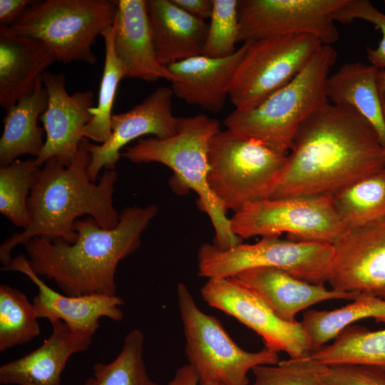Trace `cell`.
Wrapping results in <instances>:
<instances>
[{"mask_svg": "<svg viewBox=\"0 0 385 385\" xmlns=\"http://www.w3.org/2000/svg\"><path fill=\"white\" fill-rule=\"evenodd\" d=\"M378 87L380 93L385 91V70L380 69L377 76Z\"/></svg>", "mask_w": 385, "mask_h": 385, "instance_id": "cell-40", "label": "cell"}, {"mask_svg": "<svg viewBox=\"0 0 385 385\" xmlns=\"http://www.w3.org/2000/svg\"><path fill=\"white\" fill-rule=\"evenodd\" d=\"M158 61L163 66L201 55L208 24L172 0H145Z\"/></svg>", "mask_w": 385, "mask_h": 385, "instance_id": "cell-23", "label": "cell"}, {"mask_svg": "<svg viewBox=\"0 0 385 385\" xmlns=\"http://www.w3.org/2000/svg\"><path fill=\"white\" fill-rule=\"evenodd\" d=\"M117 14L116 1H35L9 27L46 43L59 62L93 65L96 57L92 46L113 24Z\"/></svg>", "mask_w": 385, "mask_h": 385, "instance_id": "cell-7", "label": "cell"}, {"mask_svg": "<svg viewBox=\"0 0 385 385\" xmlns=\"http://www.w3.org/2000/svg\"><path fill=\"white\" fill-rule=\"evenodd\" d=\"M115 22L101 34L105 43V61L98 103L90 109L91 121L83 129L84 138L103 143L111 134V123L113 102L120 81L127 78L128 71L114 50Z\"/></svg>", "mask_w": 385, "mask_h": 385, "instance_id": "cell-29", "label": "cell"}, {"mask_svg": "<svg viewBox=\"0 0 385 385\" xmlns=\"http://www.w3.org/2000/svg\"><path fill=\"white\" fill-rule=\"evenodd\" d=\"M310 356L326 366L356 364L385 369V329L370 331L350 325L331 344L312 351Z\"/></svg>", "mask_w": 385, "mask_h": 385, "instance_id": "cell-26", "label": "cell"}, {"mask_svg": "<svg viewBox=\"0 0 385 385\" xmlns=\"http://www.w3.org/2000/svg\"><path fill=\"white\" fill-rule=\"evenodd\" d=\"M86 141V138L82 140L76 158L69 166L51 158L39 168L28 199L30 224L1 245L2 267L11 263V252L16 246L25 245L33 237L75 242L74 224L83 215L92 217L106 229L118 224L120 214L113 199L117 172L105 170L98 183L91 181L87 173L91 157Z\"/></svg>", "mask_w": 385, "mask_h": 385, "instance_id": "cell-3", "label": "cell"}, {"mask_svg": "<svg viewBox=\"0 0 385 385\" xmlns=\"http://www.w3.org/2000/svg\"><path fill=\"white\" fill-rule=\"evenodd\" d=\"M331 244L262 237L227 250L202 244L197 252L198 275L207 279L235 277L256 267H274L307 282L324 285L333 256Z\"/></svg>", "mask_w": 385, "mask_h": 385, "instance_id": "cell-9", "label": "cell"}, {"mask_svg": "<svg viewBox=\"0 0 385 385\" xmlns=\"http://www.w3.org/2000/svg\"><path fill=\"white\" fill-rule=\"evenodd\" d=\"M230 228L237 237H279L332 245L346 228L330 195L266 198L235 211Z\"/></svg>", "mask_w": 385, "mask_h": 385, "instance_id": "cell-10", "label": "cell"}, {"mask_svg": "<svg viewBox=\"0 0 385 385\" xmlns=\"http://www.w3.org/2000/svg\"><path fill=\"white\" fill-rule=\"evenodd\" d=\"M248 46L249 41L244 42L227 57L215 58L198 55L166 66L175 77L170 87L173 95L210 112H220Z\"/></svg>", "mask_w": 385, "mask_h": 385, "instance_id": "cell-19", "label": "cell"}, {"mask_svg": "<svg viewBox=\"0 0 385 385\" xmlns=\"http://www.w3.org/2000/svg\"><path fill=\"white\" fill-rule=\"evenodd\" d=\"M114 50L128 71V78L153 82L174 76L159 63L148 21L145 0H118Z\"/></svg>", "mask_w": 385, "mask_h": 385, "instance_id": "cell-21", "label": "cell"}, {"mask_svg": "<svg viewBox=\"0 0 385 385\" xmlns=\"http://www.w3.org/2000/svg\"><path fill=\"white\" fill-rule=\"evenodd\" d=\"M378 68L360 61L344 63L329 75L326 85L329 103L355 110L374 128L385 146V118L377 83Z\"/></svg>", "mask_w": 385, "mask_h": 385, "instance_id": "cell-24", "label": "cell"}, {"mask_svg": "<svg viewBox=\"0 0 385 385\" xmlns=\"http://www.w3.org/2000/svg\"><path fill=\"white\" fill-rule=\"evenodd\" d=\"M2 271L24 274L38 287L33 304L39 319L49 322L59 319L75 332L95 334L101 317L118 322L123 313L120 308L124 303L118 295L91 294L81 296L61 294L48 287L31 268L27 257L21 254L13 257L11 263L1 267Z\"/></svg>", "mask_w": 385, "mask_h": 385, "instance_id": "cell-17", "label": "cell"}, {"mask_svg": "<svg viewBox=\"0 0 385 385\" xmlns=\"http://www.w3.org/2000/svg\"><path fill=\"white\" fill-rule=\"evenodd\" d=\"M83 385H95V380L93 377L88 378Z\"/></svg>", "mask_w": 385, "mask_h": 385, "instance_id": "cell-42", "label": "cell"}, {"mask_svg": "<svg viewBox=\"0 0 385 385\" xmlns=\"http://www.w3.org/2000/svg\"><path fill=\"white\" fill-rule=\"evenodd\" d=\"M143 345L144 336L140 330L129 332L120 351L112 361L93 365L95 385H159L147 372Z\"/></svg>", "mask_w": 385, "mask_h": 385, "instance_id": "cell-32", "label": "cell"}, {"mask_svg": "<svg viewBox=\"0 0 385 385\" xmlns=\"http://www.w3.org/2000/svg\"><path fill=\"white\" fill-rule=\"evenodd\" d=\"M384 168L371 125L353 108L327 103L299 126L270 198L332 195Z\"/></svg>", "mask_w": 385, "mask_h": 385, "instance_id": "cell-1", "label": "cell"}, {"mask_svg": "<svg viewBox=\"0 0 385 385\" xmlns=\"http://www.w3.org/2000/svg\"><path fill=\"white\" fill-rule=\"evenodd\" d=\"M35 1L0 0L1 25L11 26Z\"/></svg>", "mask_w": 385, "mask_h": 385, "instance_id": "cell-37", "label": "cell"}, {"mask_svg": "<svg viewBox=\"0 0 385 385\" xmlns=\"http://www.w3.org/2000/svg\"><path fill=\"white\" fill-rule=\"evenodd\" d=\"M348 0H241L239 41L287 35H309L324 45L339 38L335 16Z\"/></svg>", "mask_w": 385, "mask_h": 385, "instance_id": "cell-12", "label": "cell"}, {"mask_svg": "<svg viewBox=\"0 0 385 385\" xmlns=\"http://www.w3.org/2000/svg\"><path fill=\"white\" fill-rule=\"evenodd\" d=\"M200 292L208 305L260 336L265 348L284 351L290 358L310 355L312 344L302 322L279 318L260 294L236 277L207 279Z\"/></svg>", "mask_w": 385, "mask_h": 385, "instance_id": "cell-13", "label": "cell"}, {"mask_svg": "<svg viewBox=\"0 0 385 385\" xmlns=\"http://www.w3.org/2000/svg\"><path fill=\"white\" fill-rule=\"evenodd\" d=\"M384 6H385V1H384Z\"/></svg>", "mask_w": 385, "mask_h": 385, "instance_id": "cell-43", "label": "cell"}, {"mask_svg": "<svg viewBox=\"0 0 385 385\" xmlns=\"http://www.w3.org/2000/svg\"><path fill=\"white\" fill-rule=\"evenodd\" d=\"M252 371L255 379L251 385H325L310 355L289 358L274 365L257 366Z\"/></svg>", "mask_w": 385, "mask_h": 385, "instance_id": "cell-34", "label": "cell"}, {"mask_svg": "<svg viewBox=\"0 0 385 385\" xmlns=\"http://www.w3.org/2000/svg\"><path fill=\"white\" fill-rule=\"evenodd\" d=\"M41 167L35 158L16 159L0 167V212L24 230L31 222L28 199Z\"/></svg>", "mask_w": 385, "mask_h": 385, "instance_id": "cell-31", "label": "cell"}, {"mask_svg": "<svg viewBox=\"0 0 385 385\" xmlns=\"http://www.w3.org/2000/svg\"><path fill=\"white\" fill-rule=\"evenodd\" d=\"M220 130V123L205 114L178 117L175 135L140 139L125 148L121 155L133 163H159L174 173L173 183L192 190L198 195V205L212 222L213 245L227 250L242 243L230 228L227 211L211 191L208 183V148L212 136Z\"/></svg>", "mask_w": 385, "mask_h": 385, "instance_id": "cell-4", "label": "cell"}, {"mask_svg": "<svg viewBox=\"0 0 385 385\" xmlns=\"http://www.w3.org/2000/svg\"><path fill=\"white\" fill-rule=\"evenodd\" d=\"M248 41L229 94L240 111L257 107L288 83L324 45L309 35L275 36Z\"/></svg>", "mask_w": 385, "mask_h": 385, "instance_id": "cell-11", "label": "cell"}, {"mask_svg": "<svg viewBox=\"0 0 385 385\" xmlns=\"http://www.w3.org/2000/svg\"><path fill=\"white\" fill-rule=\"evenodd\" d=\"M381 98L384 115V118H385V91L383 92H381ZM384 158H385V146L384 147Z\"/></svg>", "mask_w": 385, "mask_h": 385, "instance_id": "cell-41", "label": "cell"}, {"mask_svg": "<svg viewBox=\"0 0 385 385\" xmlns=\"http://www.w3.org/2000/svg\"><path fill=\"white\" fill-rule=\"evenodd\" d=\"M48 105V94L41 78L34 90L6 110L0 138V165H8L23 155L36 158L45 143L44 128L38 120Z\"/></svg>", "mask_w": 385, "mask_h": 385, "instance_id": "cell-25", "label": "cell"}, {"mask_svg": "<svg viewBox=\"0 0 385 385\" xmlns=\"http://www.w3.org/2000/svg\"><path fill=\"white\" fill-rule=\"evenodd\" d=\"M171 88L160 86L132 109L113 114L111 134L101 144L86 141L90 154L87 173L96 182L101 169L115 170L121 149L131 141L145 135L166 138L175 134L178 117L173 113Z\"/></svg>", "mask_w": 385, "mask_h": 385, "instance_id": "cell-15", "label": "cell"}, {"mask_svg": "<svg viewBox=\"0 0 385 385\" xmlns=\"http://www.w3.org/2000/svg\"><path fill=\"white\" fill-rule=\"evenodd\" d=\"M361 19L374 24L381 33L376 48L367 47L366 57L370 64L385 70V14L381 13L368 0H348L346 4L335 16V21L349 24Z\"/></svg>", "mask_w": 385, "mask_h": 385, "instance_id": "cell-35", "label": "cell"}, {"mask_svg": "<svg viewBox=\"0 0 385 385\" xmlns=\"http://www.w3.org/2000/svg\"><path fill=\"white\" fill-rule=\"evenodd\" d=\"M332 246L331 288L385 299V218L346 230Z\"/></svg>", "mask_w": 385, "mask_h": 385, "instance_id": "cell-14", "label": "cell"}, {"mask_svg": "<svg viewBox=\"0 0 385 385\" xmlns=\"http://www.w3.org/2000/svg\"><path fill=\"white\" fill-rule=\"evenodd\" d=\"M52 332L29 354L0 366V383L16 385H61L69 358L86 351L94 333L75 332L59 319L50 322Z\"/></svg>", "mask_w": 385, "mask_h": 385, "instance_id": "cell-18", "label": "cell"}, {"mask_svg": "<svg viewBox=\"0 0 385 385\" xmlns=\"http://www.w3.org/2000/svg\"><path fill=\"white\" fill-rule=\"evenodd\" d=\"M315 369L325 385H385V369L376 366L356 364L326 366L315 361Z\"/></svg>", "mask_w": 385, "mask_h": 385, "instance_id": "cell-36", "label": "cell"}, {"mask_svg": "<svg viewBox=\"0 0 385 385\" xmlns=\"http://www.w3.org/2000/svg\"><path fill=\"white\" fill-rule=\"evenodd\" d=\"M158 210L155 204L125 207L112 229L101 227L91 217L78 219L73 243L33 237L24 245L29 264L37 275L52 279L65 294L115 295L119 262L140 247L141 236Z\"/></svg>", "mask_w": 385, "mask_h": 385, "instance_id": "cell-2", "label": "cell"}, {"mask_svg": "<svg viewBox=\"0 0 385 385\" xmlns=\"http://www.w3.org/2000/svg\"><path fill=\"white\" fill-rule=\"evenodd\" d=\"M370 318L385 324V299L361 296L333 310L309 309L304 313L301 322L309 336L313 351L334 339L344 329L355 322Z\"/></svg>", "mask_w": 385, "mask_h": 385, "instance_id": "cell-27", "label": "cell"}, {"mask_svg": "<svg viewBox=\"0 0 385 385\" xmlns=\"http://www.w3.org/2000/svg\"><path fill=\"white\" fill-rule=\"evenodd\" d=\"M168 385H199L198 375L194 367L190 364H185L175 373ZM214 385H222L216 384Z\"/></svg>", "mask_w": 385, "mask_h": 385, "instance_id": "cell-39", "label": "cell"}, {"mask_svg": "<svg viewBox=\"0 0 385 385\" xmlns=\"http://www.w3.org/2000/svg\"><path fill=\"white\" fill-rule=\"evenodd\" d=\"M56 61L43 41L0 26V106L8 109L30 93L46 69Z\"/></svg>", "mask_w": 385, "mask_h": 385, "instance_id": "cell-20", "label": "cell"}, {"mask_svg": "<svg viewBox=\"0 0 385 385\" xmlns=\"http://www.w3.org/2000/svg\"><path fill=\"white\" fill-rule=\"evenodd\" d=\"M41 81L48 94V105L40 120L45 130V143L35 158L42 166L55 158L64 166L75 160L84 138L83 129L91 121L90 109L93 107V93L82 91L69 95L63 73L44 72Z\"/></svg>", "mask_w": 385, "mask_h": 385, "instance_id": "cell-16", "label": "cell"}, {"mask_svg": "<svg viewBox=\"0 0 385 385\" xmlns=\"http://www.w3.org/2000/svg\"><path fill=\"white\" fill-rule=\"evenodd\" d=\"M237 0H212L207 35L201 55L225 58L232 55L239 42Z\"/></svg>", "mask_w": 385, "mask_h": 385, "instance_id": "cell-33", "label": "cell"}, {"mask_svg": "<svg viewBox=\"0 0 385 385\" xmlns=\"http://www.w3.org/2000/svg\"><path fill=\"white\" fill-rule=\"evenodd\" d=\"M337 53L322 45L288 83L249 111L235 110L223 123L227 129L287 154L302 123L329 103L326 85Z\"/></svg>", "mask_w": 385, "mask_h": 385, "instance_id": "cell-5", "label": "cell"}, {"mask_svg": "<svg viewBox=\"0 0 385 385\" xmlns=\"http://www.w3.org/2000/svg\"><path fill=\"white\" fill-rule=\"evenodd\" d=\"M38 317L33 303L20 290L0 285V351L39 336Z\"/></svg>", "mask_w": 385, "mask_h": 385, "instance_id": "cell-30", "label": "cell"}, {"mask_svg": "<svg viewBox=\"0 0 385 385\" xmlns=\"http://www.w3.org/2000/svg\"><path fill=\"white\" fill-rule=\"evenodd\" d=\"M207 183L227 211L270 198L285 168L287 154L226 129L209 143Z\"/></svg>", "mask_w": 385, "mask_h": 385, "instance_id": "cell-6", "label": "cell"}, {"mask_svg": "<svg viewBox=\"0 0 385 385\" xmlns=\"http://www.w3.org/2000/svg\"><path fill=\"white\" fill-rule=\"evenodd\" d=\"M235 277L260 294L279 318L290 322L296 321L299 312L315 304L335 299L353 301L359 297L307 282L274 267L252 268Z\"/></svg>", "mask_w": 385, "mask_h": 385, "instance_id": "cell-22", "label": "cell"}, {"mask_svg": "<svg viewBox=\"0 0 385 385\" xmlns=\"http://www.w3.org/2000/svg\"><path fill=\"white\" fill-rule=\"evenodd\" d=\"M179 8L192 16L205 21L210 18L212 0H172Z\"/></svg>", "mask_w": 385, "mask_h": 385, "instance_id": "cell-38", "label": "cell"}, {"mask_svg": "<svg viewBox=\"0 0 385 385\" xmlns=\"http://www.w3.org/2000/svg\"><path fill=\"white\" fill-rule=\"evenodd\" d=\"M177 296L186 354L198 375L199 385H248L249 371L279 363L275 351L265 347L250 352L240 348L216 317L198 307L183 283L178 284Z\"/></svg>", "mask_w": 385, "mask_h": 385, "instance_id": "cell-8", "label": "cell"}, {"mask_svg": "<svg viewBox=\"0 0 385 385\" xmlns=\"http://www.w3.org/2000/svg\"><path fill=\"white\" fill-rule=\"evenodd\" d=\"M346 230L385 218V168L332 195Z\"/></svg>", "mask_w": 385, "mask_h": 385, "instance_id": "cell-28", "label": "cell"}]
</instances>
